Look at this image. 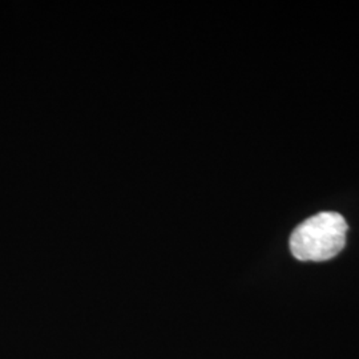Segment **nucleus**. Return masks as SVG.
Segmentation results:
<instances>
[{
	"mask_svg": "<svg viewBox=\"0 0 359 359\" xmlns=\"http://www.w3.org/2000/svg\"><path fill=\"white\" fill-rule=\"evenodd\" d=\"M346 233V221L339 213L321 212L295 228L290 250L299 261H327L345 248Z\"/></svg>",
	"mask_w": 359,
	"mask_h": 359,
	"instance_id": "1",
	"label": "nucleus"
}]
</instances>
